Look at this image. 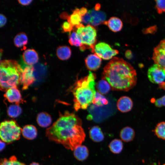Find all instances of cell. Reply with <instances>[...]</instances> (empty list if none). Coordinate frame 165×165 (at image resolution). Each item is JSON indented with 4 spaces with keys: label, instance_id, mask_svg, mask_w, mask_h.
Instances as JSON below:
<instances>
[{
    "label": "cell",
    "instance_id": "cell-1",
    "mask_svg": "<svg viewBox=\"0 0 165 165\" xmlns=\"http://www.w3.org/2000/svg\"><path fill=\"white\" fill-rule=\"evenodd\" d=\"M46 135L50 141L72 150L81 145L86 136L81 119L68 111L60 114L57 121L46 129Z\"/></svg>",
    "mask_w": 165,
    "mask_h": 165
},
{
    "label": "cell",
    "instance_id": "cell-2",
    "mask_svg": "<svg viewBox=\"0 0 165 165\" xmlns=\"http://www.w3.org/2000/svg\"><path fill=\"white\" fill-rule=\"evenodd\" d=\"M102 79L109 83L112 90L127 91L136 85L137 73L129 63L113 57L104 68Z\"/></svg>",
    "mask_w": 165,
    "mask_h": 165
},
{
    "label": "cell",
    "instance_id": "cell-3",
    "mask_svg": "<svg viewBox=\"0 0 165 165\" xmlns=\"http://www.w3.org/2000/svg\"><path fill=\"white\" fill-rule=\"evenodd\" d=\"M96 75L90 71L86 76L77 80L70 88L74 97V108L85 109L91 104L96 93Z\"/></svg>",
    "mask_w": 165,
    "mask_h": 165
},
{
    "label": "cell",
    "instance_id": "cell-4",
    "mask_svg": "<svg viewBox=\"0 0 165 165\" xmlns=\"http://www.w3.org/2000/svg\"><path fill=\"white\" fill-rule=\"evenodd\" d=\"M0 85L1 90L6 91L8 89L17 87L21 83L23 69L18 62L12 60L1 61Z\"/></svg>",
    "mask_w": 165,
    "mask_h": 165
},
{
    "label": "cell",
    "instance_id": "cell-5",
    "mask_svg": "<svg viewBox=\"0 0 165 165\" xmlns=\"http://www.w3.org/2000/svg\"><path fill=\"white\" fill-rule=\"evenodd\" d=\"M22 130L15 120H5L0 124L1 139L7 143H12L20 139Z\"/></svg>",
    "mask_w": 165,
    "mask_h": 165
},
{
    "label": "cell",
    "instance_id": "cell-6",
    "mask_svg": "<svg viewBox=\"0 0 165 165\" xmlns=\"http://www.w3.org/2000/svg\"><path fill=\"white\" fill-rule=\"evenodd\" d=\"M75 26L77 28L76 32L83 45L80 50H84L87 47L93 50L96 41L97 31L95 28L91 25L84 26L81 23Z\"/></svg>",
    "mask_w": 165,
    "mask_h": 165
},
{
    "label": "cell",
    "instance_id": "cell-7",
    "mask_svg": "<svg viewBox=\"0 0 165 165\" xmlns=\"http://www.w3.org/2000/svg\"><path fill=\"white\" fill-rule=\"evenodd\" d=\"M92 51L105 60L111 59L119 53L118 50L112 48L110 45L104 42H100L96 44Z\"/></svg>",
    "mask_w": 165,
    "mask_h": 165
},
{
    "label": "cell",
    "instance_id": "cell-8",
    "mask_svg": "<svg viewBox=\"0 0 165 165\" xmlns=\"http://www.w3.org/2000/svg\"><path fill=\"white\" fill-rule=\"evenodd\" d=\"M147 76L152 83L160 84L165 80V72L164 68L161 66L155 64L148 70Z\"/></svg>",
    "mask_w": 165,
    "mask_h": 165
},
{
    "label": "cell",
    "instance_id": "cell-9",
    "mask_svg": "<svg viewBox=\"0 0 165 165\" xmlns=\"http://www.w3.org/2000/svg\"><path fill=\"white\" fill-rule=\"evenodd\" d=\"M21 79L23 90L27 89L35 80L34 67L32 65H27L24 68Z\"/></svg>",
    "mask_w": 165,
    "mask_h": 165
},
{
    "label": "cell",
    "instance_id": "cell-10",
    "mask_svg": "<svg viewBox=\"0 0 165 165\" xmlns=\"http://www.w3.org/2000/svg\"><path fill=\"white\" fill-rule=\"evenodd\" d=\"M4 97L9 102L15 103L16 105H19L23 101L20 93L16 87L8 89L6 91Z\"/></svg>",
    "mask_w": 165,
    "mask_h": 165
},
{
    "label": "cell",
    "instance_id": "cell-11",
    "mask_svg": "<svg viewBox=\"0 0 165 165\" xmlns=\"http://www.w3.org/2000/svg\"><path fill=\"white\" fill-rule=\"evenodd\" d=\"M85 62L88 69L91 71H95L100 67L101 59L96 53L91 54L86 57Z\"/></svg>",
    "mask_w": 165,
    "mask_h": 165
},
{
    "label": "cell",
    "instance_id": "cell-12",
    "mask_svg": "<svg viewBox=\"0 0 165 165\" xmlns=\"http://www.w3.org/2000/svg\"><path fill=\"white\" fill-rule=\"evenodd\" d=\"M22 58L25 63L28 65H32L38 62L39 58L38 53L35 50L28 49L23 52Z\"/></svg>",
    "mask_w": 165,
    "mask_h": 165
},
{
    "label": "cell",
    "instance_id": "cell-13",
    "mask_svg": "<svg viewBox=\"0 0 165 165\" xmlns=\"http://www.w3.org/2000/svg\"><path fill=\"white\" fill-rule=\"evenodd\" d=\"M133 105V102L131 99L126 96L120 97L117 104L118 109L122 112H127L130 111Z\"/></svg>",
    "mask_w": 165,
    "mask_h": 165
},
{
    "label": "cell",
    "instance_id": "cell-14",
    "mask_svg": "<svg viewBox=\"0 0 165 165\" xmlns=\"http://www.w3.org/2000/svg\"><path fill=\"white\" fill-rule=\"evenodd\" d=\"M88 11L92 17V25L97 26L104 24L106 17L105 12L99 10H96L94 8L89 10Z\"/></svg>",
    "mask_w": 165,
    "mask_h": 165
},
{
    "label": "cell",
    "instance_id": "cell-15",
    "mask_svg": "<svg viewBox=\"0 0 165 165\" xmlns=\"http://www.w3.org/2000/svg\"><path fill=\"white\" fill-rule=\"evenodd\" d=\"M104 24L107 25L109 28L114 32L119 31L123 27L121 20L116 16L110 17L108 20L105 21Z\"/></svg>",
    "mask_w": 165,
    "mask_h": 165
},
{
    "label": "cell",
    "instance_id": "cell-16",
    "mask_svg": "<svg viewBox=\"0 0 165 165\" xmlns=\"http://www.w3.org/2000/svg\"><path fill=\"white\" fill-rule=\"evenodd\" d=\"M73 151L75 157L79 161H83L88 156V149L84 145H80L76 147Z\"/></svg>",
    "mask_w": 165,
    "mask_h": 165
},
{
    "label": "cell",
    "instance_id": "cell-17",
    "mask_svg": "<svg viewBox=\"0 0 165 165\" xmlns=\"http://www.w3.org/2000/svg\"><path fill=\"white\" fill-rule=\"evenodd\" d=\"M22 133L23 137L28 140H33L36 138L37 134V130L33 125H28L22 128Z\"/></svg>",
    "mask_w": 165,
    "mask_h": 165
},
{
    "label": "cell",
    "instance_id": "cell-18",
    "mask_svg": "<svg viewBox=\"0 0 165 165\" xmlns=\"http://www.w3.org/2000/svg\"><path fill=\"white\" fill-rule=\"evenodd\" d=\"M135 136L134 130L129 127L123 128L121 130L120 136L121 139L125 142H129L132 141Z\"/></svg>",
    "mask_w": 165,
    "mask_h": 165
},
{
    "label": "cell",
    "instance_id": "cell-19",
    "mask_svg": "<svg viewBox=\"0 0 165 165\" xmlns=\"http://www.w3.org/2000/svg\"><path fill=\"white\" fill-rule=\"evenodd\" d=\"M152 58L155 64L165 67V54L157 46L154 49Z\"/></svg>",
    "mask_w": 165,
    "mask_h": 165
},
{
    "label": "cell",
    "instance_id": "cell-20",
    "mask_svg": "<svg viewBox=\"0 0 165 165\" xmlns=\"http://www.w3.org/2000/svg\"><path fill=\"white\" fill-rule=\"evenodd\" d=\"M36 120L38 125L43 127H47L52 123L51 116L49 114L45 112L39 113L37 116Z\"/></svg>",
    "mask_w": 165,
    "mask_h": 165
},
{
    "label": "cell",
    "instance_id": "cell-21",
    "mask_svg": "<svg viewBox=\"0 0 165 165\" xmlns=\"http://www.w3.org/2000/svg\"><path fill=\"white\" fill-rule=\"evenodd\" d=\"M90 138L95 142H100L104 139V136L101 129L98 126L92 127L89 131Z\"/></svg>",
    "mask_w": 165,
    "mask_h": 165
},
{
    "label": "cell",
    "instance_id": "cell-22",
    "mask_svg": "<svg viewBox=\"0 0 165 165\" xmlns=\"http://www.w3.org/2000/svg\"><path fill=\"white\" fill-rule=\"evenodd\" d=\"M56 54L59 59L62 60H66L70 57L71 51L70 48L68 46H60L57 49Z\"/></svg>",
    "mask_w": 165,
    "mask_h": 165
},
{
    "label": "cell",
    "instance_id": "cell-23",
    "mask_svg": "<svg viewBox=\"0 0 165 165\" xmlns=\"http://www.w3.org/2000/svg\"><path fill=\"white\" fill-rule=\"evenodd\" d=\"M79 9L76 8L73 11V13L67 17L68 21L73 26H76L82 21V16L79 13Z\"/></svg>",
    "mask_w": 165,
    "mask_h": 165
},
{
    "label": "cell",
    "instance_id": "cell-24",
    "mask_svg": "<svg viewBox=\"0 0 165 165\" xmlns=\"http://www.w3.org/2000/svg\"><path fill=\"white\" fill-rule=\"evenodd\" d=\"M28 38L26 34L24 32L18 34L14 38L15 45L18 47H24L27 44Z\"/></svg>",
    "mask_w": 165,
    "mask_h": 165
},
{
    "label": "cell",
    "instance_id": "cell-25",
    "mask_svg": "<svg viewBox=\"0 0 165 165\" xmlns=\"http://www.w3.org/2000/svg\"><path fill=\"white\" fill-rule=\"evenodd\" d=\"M109 147L110 151L114 154H119L122 151L123 145L122 141L119 139H115L110 143Z\"/></svg>",
    "mask_w": 165,
    "mask_h": 165
},
{
    "label": "cell",
    "instance_id": "cell-26",
    "mask_svg": "<svg viewBox=\"0 0 165 165\" xmlns=\"http://www.w3.org/2000/svg\"><path fill=\"white\" fill-rule=\"evenodd\" d=\"M96 87L98 92L102 95L108 93L111 89L109 83L103 79L98 81L96 85Z\"/></svg>",
    "mask_w": 165,
    "mask_h": 165
},
{
    "label": "cell",
    "instance_id": "cell-27",
    "mask_svg": "<svg viewBox=\"0 0 165 165\" xmlns=\"http://www.w3.org/2000/svg\"><path fill=\"white\" fill-rule=\"evenodd\" d=\"M108 100L102 94L96 92L92 103L97 107L107 105Z\"/></svg>",
    "mask_w": 165,
    "mask_h": 165
},
{
    "label": "cell",
    "instance_id": "cell-28",
    "mask_svg": "<svg viewBox=\"0 0 165 165\" xmlns=\"http://www.w3.org/2000/svg\"><path fill=\"white\" fill-rule=\"evenodd\" d=\"M22 109L18 105H11L7 109L8 115L12 118H16L19 116L22 112Z\"/></svg>",
    "mask_w": 165,
    "mask_h": 165
},
{
    "label": "cell",
    "instance_id": "cell-29",
    "mask_svg": "<svg viewBox=\"0 0 165 165\" xmlns=\"http://www.w3.org/2000/svg\"><path fill=\"white\" fill-rule=\"evenodd\" d=\"M154 132L158 138L165 140V122H161L158 123Z\"/></svg>",
    "mask_w": 165,
    "mask_h": 165
},
{
    "label": "cell",
    "instance_id": "cell-30",
    "mask_svg": "<svg viewBox=\"0 0 165 165\" xmlns=\"http://www.w3.org/2000/svg\"><path fill=\"white\" fill-rule=\"evenodd\" d=\"M68 42L71 45L79 46L80 48L83 46L81 40L76 32L74 31L70 33Z\"/></svg>",
    "mask_w": 165,
    "mask_h": 165
},
{
    "label": "cell",
    "instance_id": "cell-31",
    "mask_svg": "<svg viewBox=\"0 0 165 165\" xmlns=\"http://www.w3.org/2000/svg\"><path fill=\"white\" fill-rule=\"evenodd\" d=\"M156 7L159 13L165 12V0H156Z\"/></svg>",
    "mask_w": 165,
    "mask_h": 165
},
{
    "label": "cell",
    "instance_id": "cell-32",
    "mask_svg": "<svg viewBox=\"0 0 165 165\" xmlns=\"http://www.w3.org/2000/svg\"><path fill=\"white\" fill-rule=\"evenodd\" d=\"M62 28L64 32H71L73 26L68 21H65L62 25Z\"/></svg>",
    "mask_w": 165,
    "mask_h": 165
},
{
    "label": "cell",
    "instance_id": "cell-33",
    "mask_svg": "<svg viewBox=\"0 0 165 165\" xmlns=\"http://www.w3.org/2000/svg\"><path fill=\"white\" fill-rule=\"evenodd\" d=\"M92 21L91 16L88 11L87 13L82 17V21L84 23L90 24H91Z\"/></svg>",
    "mask_w": 165,
    "mask_h": 165
},
{
    "label": "cell",
    "instance_id": "cell-34",
    "mask_svg": "<svg viewBox=\"0 0 165 165\" xmlns=\"http://www.w3.org/2000/svg\"><path fill=\"white\" fill-rule=\"evenodd\" d=\"M9 159L11 160L13 165H25L24 163H21L17 160L15 156L11 157Z\"/></svg>",
    "mask_w": 165,
    "mask_h": 165
},
{
    "label": "cell",
    "instance_id": "cell-35",
    "mask_svg": "<svg viewBox=\"0 0 165 165\" xmlns=\"http://www.w3.org/2000/svg\"><path fill=\"white\" fill-rule=\"evenodd\" d=\"M157 46L165 54V38L162 40Z\"/></svg>",
    "mask_w": 165,
    "mask_h": 165
},
{
    "label": "cell",
    "instance_id": "cell-36",
    "mask_svg": "<svg viewBox=\"0 0 165 165\" xmlns=\"http://www.w3.org/2000/svg\"><path fill=\"white\" fill-rule=\"evenodd\" d=\"M0 25L1 27L5 25L7 22L6 17L2 14H1L0 15Z\"/></svg>",
    "mask_w": 165,
    "mask_h": 165
},
{
    "label": "cell",
    "instance_id": "cell-37",
    "mask_svg": "<svg viewBox=\"0 0 165 165\" xmlns=\"http://www.w3.org/2000/svg\"><path fill=\"white\" fill-rule=\"evenodd\" d=\"M0 165H13L11 161L9 159L5 158L1 161Z\"/></svg>",
    "mask_w": 165,
    "mask_h": 165
},
{
    "label": "cell",
    "instance_id": "cell-38",
    "mask_svg": "<svg viewBox=\"0 0 165 165\" xmlns=\"http://www.w3.org/2000/svg\"><path fill=\"white\" fill-rule=\"evenodd\" d=\"M88 11L86 8L82 7L79 9V13L80 15L82 17L87 13Z\"/></svg>",
    "mask_w": 165,
    "mask_h": 165
},
{
    "label": "cell",
    "instance_id": "cell-39",
    "mask_svg": "<svg viewBox=\"0 0 165 165\" xmlns=\"http://www.w3.org/2000/svg\"><path fill=\"white\" fill-rule=\"evenodd\" d=\"M155 105L157 107L160 108L163 106L161 98H159L156 99L155 102Z\"/></svg>",
    "mask_w": 165,
    "mask_h": 165
},
{
    "label": "cell",
    "instance_id": "cell-40",
    "mask_svg": "<svg viewBox=\"0 0 165 165\" xmlns=\"http://www.w3.org/2000/svg\"><path fill=\"white\" fill-rule=\"evenodd\" d=\"M19 3L23 5H29L32 1L31 0H18Z\"/></svg>",
    "mask_w": 165,
    "mask_h": 165
},
{
    "label": "cell",
    "instance_id": "cell-41",
    "mask_svg": "<svg viewBox=\"0 0 165 165\" xmlns=\"http://www.w3.org/2000/svg\"><path fill=\"white\" fill-rule=\"evenodd\" d=\"M125 57L128 59H130L132 57L131 52L130 50H127L125 53Z\"/></svg>",
    "mask_w": 165,
    "mask_h": 165
},
{
    "label": "cell",
    "instance_id": "cell-42",
    "mask_svg": "<svg viewBox=\"0 0 165 165\" xmlns=\"http://www.w3.org/2000/svg\"><path fill=\"white\" fill-rule=\"evenodd\" d=\"M163 106H165V95L160 98Z\"/></svg>",
    "mask_w": 165,
    "mask_h": 165
},
{
    "label": "cell",
    "instance_id": "cell-43",
    "mask_svg": "<svg viewBox=\"0 0 165 165\" xmlns=\"http://www.w3.org/2000/svg\"><path fill=\"white\" fill-rule=\"evenodd\" d=\"M5 144L4 143L3 141H1L0 142V150L1 151L2 149H3L5 147Z\"/></svg>",
    "mask_w": 165,
    "mask_h": 165
},
{
    "label": "cell",
    "instance_id": "cell-44",
    "mask_svg": "<svg viewBox=\"0 0 165 165\" xmlns=\"http://www.w3.org/2000/svg\"><path fill=\"white\" fill-rule=\"evenodd\" d=\"M30 165H40L38 163L33 162L31 163Z\"/></svg>",
    "mask_w": 165,
    "mask_h": 165
},
{
    "label": "cell",
    "instance_id": "cell-45",
    "mask_svg": "<svg viewBox=\"0 0 165 165\" xmlns=\"http://www.w3.org/2000/svg\"><path fill=\"white\" fill-rule=\"evenodd\" d=\"M150 165H155V164H154V163H153L152 164H151Z\"/></svg>",
    "mask_w": 165,
    "mask_h": 165
},
{
    "label": "cell",
    "instance_id": "cell-46",
    "mask_svg": "<svg viewBox=\"0 0 165 165\" xmlns=\"http://www.w3.org/2000/svg\"><path fill=\"white\" fill-rule=\"evenodd\" d=\"M164 71H165V67L164 68Z\"/></svg>",
    "mask_w": 165,
    "mask_h": 165
},
{
    "label": "cell",
    "instance_id": "cell-47",
    "mask_svg": "<svg viewBox=\"0 0 165 165\" xmlns=\"http://www.w3.org/2000/svg\"><path fill=\"white\" fill-rule=\"evenodd\" d=\"M163 165H165V164H163Z\"/></svg>",
    "mask_w": 165,
    "mask_h": 165
}]
</instances>
